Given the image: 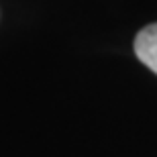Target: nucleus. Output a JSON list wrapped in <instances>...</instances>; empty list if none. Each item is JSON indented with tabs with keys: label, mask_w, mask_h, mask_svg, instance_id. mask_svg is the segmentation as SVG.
<instances>
[{
	"label": "nucleus",
	"mask_w": 157,
	"mask_h": 157,
	"mask_svg": "<svg viewBox=\"0 0 157 157\" xmlns=\"http://www.w3.org/2000/svg\"><path fill=\"white\" fill-rule=\"evenodd\" d=\"M135 53L141 63L157 74V23L147 25L135 37Z\"/></svg>",
	"instance_id": "nucleus-1"
}]
</instances>
